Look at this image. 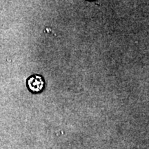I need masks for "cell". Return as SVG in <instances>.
Returning a JSON list of instances; mask_svg holds the SVG:
<instances>
[{
	"label": "cell",
	"mask_w": 149,
	"mask_h": 149,
	"mask_svg": "<svg viewBox=\"0 0 149 149\" xmlns=\"http://www.w3.org/2000/svg\"><path fill=\"white\" fill-rule=\"evenodd\" d=\"M27 88L33 93H41L44 90L45 81L44 78L39 74H33L28 78L26 81Z\"/></svg>",
	"instance_id": "1"
}]
</instances>
